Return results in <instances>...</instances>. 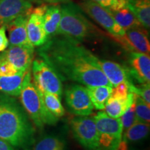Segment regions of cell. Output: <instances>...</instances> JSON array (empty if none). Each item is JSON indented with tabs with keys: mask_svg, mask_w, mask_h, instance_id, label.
Here are the masks:
<instances>
[{
	"mask_svg": "<svg viewBox=\"0 0 150 150\" xmlns=\"http://www.w3.org/2000/svg\"><path fill=\"white\" fill-rule=\"evenodd\" d=\"M37 52L61 80L72 81L86 86L113 88L101 70L99 59L79 42L56 35L39 47Z\"/></svg>",
	"mask_w": 150,
	"mask_h": 150,
	"instance_id": "cell-1",
	"label": "cell"
},
{
	"mask_svg": "<svg viewBox=\"0 0 150 150\" xmlns=\"http://www.w3.org/2000/svg\"><path fill=\"white\" fill-rule=\"evenodd\" d=\"M35 128L23 106L0 93V138L15 148H27L35 140Z\"/></svg>",
	"mask_w": 150,
	"mask_h": 150,
	"instance_id": "cell-2",
	"label": "cell"
},
{
	"mask_svg": "<svg viewBox=\"0 0 150 150\" xmlns=\"http://www.w3.org/2000/svg\"><path fill=\"white\" fill-rule=\"evenodd\" d=\"M61 18L57 35L81 42L98 36V29L88 20L83 11L72 1L61 6Z\"/></svg>",
	"mask_w": 150,
	"mask_h": 150,
	"instance_id": "cell-3",
	"label": "cell"
},
{
	"mask_svg": "<svg viewBox=\"0 0 150 150\" xmlns=\"http://www.w3.org/2000/svg\"><path fill=\"white\" fill-rule=\"evenodd\" d=\"M20 97L22 106L38 128L42 129L46 125H55L59 120L46 108L42 93L31 81L30 70L26 73Z\"/></svg>",
	"mask_w": 150,
	"mask_h": 150,
	"instance_id": "cell-4",
	"label": "cell"
},
{
	"mask_svg": "<svg viewBox=\"0 0 150 150\" xmlns=\"http://www.w3.org/2000/svg\"><path fill=\"white\" fill-rule=\"evenodd\" d=\"M93 117L99 134L98 150H117L122 138L121 118L111 117L103 111L98 112Z\"/></svg>",
	"mask_w": 150,
	"mask_h": 150,
	"instance_id": "cell-5",
	"label": "cell"
},
{
	"mask_svg": "<svg viewBox=\"0 0 150 150\" xmlns=\"http://www.w3.org/2000/svg\"><path fill=\"white\" fill-rule=\"evenodd\" d=\"M32 74L35 86L41 93L54 94L61 97L63 83L57 73L41 58L32 62Z\"/></svg>",
	"mask_w": 150,
	"mask_h": 150,
	"instance_id": "cell-6",
	"label": "cell"
},
{
	"mask_svg": "<svg viewBox=\"0 0 150 150\" xmlns=\"http://www.w3.org/2000/svg\"><path fill=\"white\" fill-rule=\"evenodd\" d=\"M73 136L85 150H98L99 134L93 116H79L70 122Z\"/></svg>",
	"mask_w": 150,
	"mask_h": 150,
	"instance_id": "cell-7",
	"label": "cell"
},
{
	"mask_svg": "<svg viewBox=\"0 0 150 150\" xmlns=\"http://www.w3.org/2000/svg\"><path fill=\"white\" fill-rule=\"evenodd\" d=\"M81 8L84 13L112 35L114 38L125 35V31L117 23L107 8L92 0H84L81 4Z\"/></svg>",
	"mask_w": 150,
	"mask_h": 150,
	"instance_id": "cell-8",
	"label": "cell"
},
{
	"mask_svg": "<svg viewBox=\"0 0 150 150\" xmlns=\"http://www.w3.org/2000/svg\"><path fill=\"white\" fill-rule=\"evenodd\" d=\"M65 102L68 110L78 116H88L93 112V105L86 87L78 84L68 86L65 90Z\"/></svg>",
	"mask_w": 150,
	"mask_h": 150,
	"instance_id": "cell-9",
	"label": "cell"
},
{
	"mask_svg": "<svg viewBox=\"0 0 150 150\" xmlns=\"http://www.w3.org/2000/svg\"><path fill=\"white\" fill-rule=\"evenodd\" d=\"M48 6L41 5L33 8L27 20V30L29 42L33 47L43 45L49 38L44 27L43 16Z\"/></svg>",
	"mask_w": 150,
	"mask_h": 150,
	"instance_id": "cell-10",
	"label": "cell"
},
{
	"mask_svg": "<svg viewBox=\"0 0 150 150\" xmlns=\"http://www.w3.org/2000/svg\"><path fill=\"white\" fill-rule=\"evenodd\" d=\"M33 56L34 47L9 45L0 55V61L8 62L20 72H27L30 70Z\"/></svg>",
	"mask_w": 150,
	"mask_h": 150,
	"instance_id": "cell-11",
	"label": "cell"
},
{
	"mask_svg": "<svg viewBox=\"0 0 150 150\" xmlns=\"http://www.w3.org/2000/svg\"><path fill=\"white\" fill-rule=\"evenodd\" d=\"M115 39L131 52H140L149 55L150 44L147 38V31L143 27L127 29L123 36L115 38Z\"/></svg>",
	"mask_w": 150,
	"mask_h": 150,
	"instance_id": "cell-12",
	"label": "cell"
},
{
	"mask_svg": "<svg viewBox=\"0 0 150 150\" xmlns=\"http://www.w3.org/2000/svg\"><path fill=\"white\" fill-rule=\"evenodd\" d=\"M31 0H0V26L6 25L19 16L30 14Z\"/></svg>",
	"mask_w": 150,
	"mask_h": 150,
	"instance_id": "cell-13",
	"label": "cell"
},
{
	"mask_svg": "<svg viewBox=\"0 0 150 150\" xmlns=\"http://www.w3.org/2000/svg\"><path fill=\"white\" fill-rule=\"evenodd\" d=\"M129 76L140 84L150 83V57L149 54L131 52L129 55Z\"/></svg>",
	"mask_w": 150,
	"mask_h": 150,
	"instance_id": "cell-14",
	"label": "cell"
},
{
	"mask_svg": "<svg viewBox=\"0 0 150 150\" xmlns=\"http://www.w3.org/2000/svg\"><path fill=\"white\" fill-rule=\"evenodd\" d=\"M29 15L19 16L5 25L8 31L9 45L33 47L29 42L27 35V24Z\"/></svg>",
	"mask_w": 150,
	"mask_h": 150,
	"instance_id": "cell-15",
	"label": "cell"
},
{
	"mask_svg": "<svg viewBox=\"0 0 150 150\" xmlns=\"http://www.w3.org/2000/svg\"><path fill=\"white\" fill-rule=\"evenodd\" d=\"M99 65L112 87L130 80L128 69L119 63L108 60L99 59Z\"/></svg>",
	"mask_w": 150,
	"mask_h": 150,
	"instance_id": "cell-16",
	"label": "cell"
},
{
	"mask_svg": "<svg viewBox=\"0 0 150 150\" xmlns=\"http://www.w3.org/2000/svg\"><path fill=\"white\" fill-rule=\"evenodd\" d=\"M27 72L11 76H0V92L10 96H20Z\"/></svg>",
	"mask_w": 150,
	"mask_h": 150,
	"instance_id": "cell-17",
	"label": "cell"
},
{
	"mask_svg": "<svg viewBox=\"0 0 150 150\" xmlns=\"http://www.w3.org/2000/svg\"><path fill=\"white\" fill-rule=\"evenodd\" d=\"M135 97L136 95L131 92H129L127 99L110 97L105 104V112L111 117H121L134 102Z\"/></svg>",
	"mask_w": 150,
	"mask_h": 150,
	"instance_id": "cell-18",
	"label": "cell"
},
{
	"mask_svg": "<svg viewBox=\"0 0 150 150\" xmlns=\"http://www.w3.org/2000/svg\"><path fill=\"white\" fill-rule=\"evenodd\" d=\"M127 8L134 13L144 29L150 27L149 0H128Z\"/></svg>",
	"mask_w": 150,
	"mask_h": 150,
	"instance_id": "cell-19",
	"label": "cell"
},
{
	"mask_svg": "<svg viewBox=\"0 0 150 150\" xmlns=\"http://www.w3.org/2000/svg\"><path fill=\"white\" fill-rule=\"evenodd\" d=\"M61 18V6H50L43 16L44 27L49 38L57 35Z\"/></svg>",
	"mask_w": 150,
	"mask_h": 150,
	"instance_id": "cell-20",
	"label": "cell"
},
{
	"mask_svg": "<svg viewBox=\"0 0 150 150\" xmlns=\"http://www.w3.org/2000/svg\"><path fill=\"white\" fill-rule=\"evenodd\" d=\"M88 93L93 107L97 110H104L105 104L111 95L112 88L108 86H87Z\"/></svg>",
	"mask_w": 150,
	"mask_h": 150,
	"instance_id": "cell-21",
	"label": "cell"
},
{
	"mask_svg": "<svg viewBox=\"0 0 150 150\" xmlns=\"http://www.w3.org/2000/svg\"><path fill=\"white\" fill-rule=\"evenodd\" d=\"M149 129V124L136 121L127 131H124L122 140L126 142L127 144L140 142L148 136Z\"/></svg>",
	"mask_w": 150,
	"mask_h": 150,
	"instance_id": "cell-22",
	"label": "cell"
},
{
	"mask_svg": "<svg viewBox=\"0 0 150 150\" xmlns=\"http://www.w3.org/2000/svg\"><path fill=\"white\" fill-rule=\"evenodd\" d=\"M109 11V10H108ZM117 23L126 31L132 28L142 27L131 11L127 8H123L118 11H109Z\"/></svg>",
	"mask_w": 150,
	"mask_h": 150,
	"instance_id": "cell-23",
	"label": "cell"
},
{
	"mask_svg": "<svg viewBox=\"0 0 150 150\" xmlns=\"http://www.w3.org/2000/svg\"><path fill=\"white\" fill-rule=\"evenodd\" d=\"M66 142L62 137L47 135L35 142L33 150H66Z\"/></svg>",
	"mask_w": 150,
	"mask_h": 150,
	"instance_id": "cell-24",
	"label": "cell"
},
{
	"mask_svg": "<svg viewBox=\"0 0 150 150\" xmlns=\"http://www.w3.org/2000/svg\"><path fill=\"white\" fill-rule=\"evenodd\" d=\"M46 108L52 115L59 118L64 115L65 110L61 102V97L54 94L41 93Z\"/></svg>",
	"mask_w": 150,
	"mask_h": 150,
	"instance_id": "cell-25",
	"label": "cell"
},
{
	"mask_svg": "<svg viewBox=\"0 0 150 150\" xmlns=\"http://www.w3.org/2000/svg\"><path fill=\"white\" fill-rule=\"evenodd\" d=\"M135 112L137 120L141 122L149 124L150 107L141 97L136 95L135 97Z\"/></svg>",
	"mask_w": 150,
	"mask_h": 150,
	"instance_id": "cell-26",
	"label": "cell"
},
{
	"mask_svg": "<svg viewBox=\"0 0 150 150\" xmlns=\"http://www.w3.org/2000/svg\"><path fill=\"white\" fill-rule=\"evenodd\" d=\"M150 83L141 84L139 87L134 85L131 80L128 81L129 91L137 96L141 97L146 103L150 105Z\"/></svg>",
	"mask_w": 150,
	"mask_h": 150,
	"instance_id": "cell-27",
	"label": "cell"
},
{
	"mask_svg": "<svg viewBox=\"0 0 150 150\" xmlns=\"http://www.w3.org/2000/svg\"><path fill=\"white\" fill-rule=\"evenodd\" d=\"M109 11H118L127 7L128 0H92Z\"/></svg>",
	"mask_w": 150,
	"mask_h": 150,
	"instance_id": "cell-28",
	"label": "cell"
},
{
	"mask_svg": "<svg viewBox=\"0 0 150 150\" xmlns=\"http://www.w3.org/2000/svg\"><path fill=\"white\" fill-rule=\"evenodd\" d=\"M120 118L122 123L123 131H127L136 121H138L136 118V112H135V101Z\"/></svg>",
	"mask_w": 150,
	"mask_h": 150,
	"instance_id": "cell-29",
	"label": "cell"
},
{
	"mask_svg": "<svg viewBox=\"0 0 150 150\" xmlns=\"http://www.w3.org/2000/svg\"><path fill=\"white\" fill-rule=\"evenodd\" d=\"M129 93L128 81L118 84L117 86L112 88V93L110 97L121 99H127L128 98Z\"/></svg>",
	"mask_w": 150,
	"mask_h": 150,
	"instance_id": "cell-30",
	"label": "cell"
},
{
	"mask_svg": "<svg viewBox=\"0 0 150 150\" xmlns=\"http://www.w3.org/2000/svg\"><path fill=\"white\" fill-rule=\"evenodd\" d=\"M18 71L13 65L8 62L0 61V76H11L18 73Z\"/></svg>",
	"mask_w": 150,
	"mask_h": 150,
	"instance_id": "cell-31",
	"label": "cell"
},
{
	"mask_svg": "<svg viewBox=\"0 0 150 150\" xmlns=\"http://www.w3.org/2000/svg\"><path fill=\"white\" fill-rule=\"evenodd\" d=\"M5 25L0 27V52L5 51L9 46L8 38L6 36V32Z\"/></svg>",
	"mask_w": 150,
	"mask_h": 150,
	"instance_id": "cell-32",
	"label": "cell"
},
{
	"mask_svg": "<svg viewBox=\"0 0 150 150\" xmlns=\"http://www.w3.org/2000/svg\"><path fill=\"white\" fill-rule=\"evenodd\" d=\"M0 150H17L16 148L13 147L8 142L0 138Z\"/></svg>",
	"mask_w": 150,
	"mask_h": 150,
	"instance_id": "cell-33",
	"label": "cell"
},
{
	"mask_svg": "<svg viewBox=\"0 0 150 150\" xmlns=\"http://www.w3.org/2000/svg\"><path fill=\"white\" fill-rule=\"evenodd\" d=\"M117 150H129L127 142L122 140V141L120 142V143L119 147H118Z\"/></svg>",
	"mask_w": 150,
	"mask_h": 150,
	"instance_id": "cell-34",
	"label": "cell"
},
{
	"mask_svg": "<svg viewBox=\"0 0 150 150\" xmlns=\"http://www.w3.org/2000/svg\"><path fill=\"white\" fill-rule=\"evenodd\" d=\"M42 1H45V2H47V3L55 4V3L62 2V1H67L68 0H42Z\"/></svg>",
	"mask_w": 150,
	"mask_h": 150,
	"instance_id": "cell-35",
	"label": "cell"
},
{
	"mask_svg": "<svg viewBox=\"0 0 150 150\" xmlns=\"http://www.w3.org/2000/svg\"><path fill=\"white\" fill-rule=\"evenodd\" d=\"M24 150H30V149H28V148H25V149H24Z\"/></svg>",
	"mask_w": 150,
	"mask_h": 150,
	"instance_id": "cell-36",
	"label": "cell"
}]
</instances>
